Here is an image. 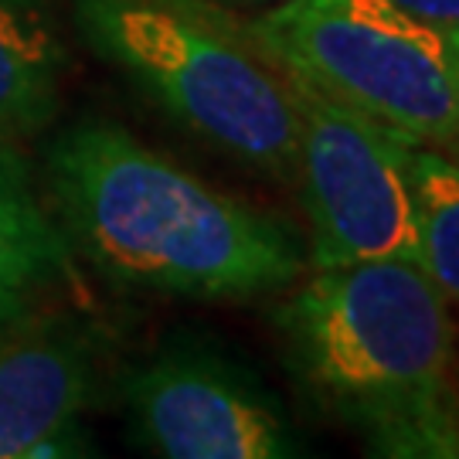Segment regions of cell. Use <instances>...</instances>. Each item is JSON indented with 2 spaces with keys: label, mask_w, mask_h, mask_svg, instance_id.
<instances>
[{
  "label": "cell",
  "mask_w": 459,
  "mask_h": 459,
  "mask_svg": "<svg viewBox=\"0 0 459 459\" xmlns=\"http://www.w3.org/2000/svg\"><path fill=\"white\" fill-rule=\"evenodd\" d=\"M48 187L68 248L126 290L259 299L307 269L282 218L214 191L113 123L62 133L48 150Z\"/></svg>",
  "instance_id": "obj_1"
},
{
  "label": "cell",
  "mask_w": 459,
  "mask_h": 459,
  "mask_svg": "<svg viewBox=\"0 0 459 459\" xmlns=\"http://www.w3.org/2000/svg\"><path fill=\"white\" fill-rule=\"evenodd\" d=\"M276 330L299 388L371 456L459 459V327L411 259L313 269Z\"/></svg>",
  "instance_id": "obj_2"
},
{
  "label": "cell",
  "mask_w": 459,
  "mask_h": 459,
  "mask_svg": "<svg viewBox=\"0 0 459 459\" xmlns=\"http://www.w3.org/2000/svg\"><path fill=\"white\" fill-rule=\"evenodd\" d=\"M85 45L212 147L296 181V106L273 62L229 28L164 0H72Z\"/></svg>",
  "instance_id": "obj_3"
},
{
  "label": "cell",
  "mask_w": 459,
  "mask_h": 459,
  "mask_svg": "<svg viewBox=\"0 0 459 459\" xmlns=\"http://www.w3.org/2000/svg\"><path fill=\"white\" fill-rule=\"evenodd\" d=\"M248 45L307 85L429 147L456 143V38L392 0H286L246 21Z\"/></svg>",
  "instance_id": "obj_4"
},
{
  "label": "cell",
  "mask_w": 459,
  "mask_h": 459,
  "mask_svg": "<svg viewBox=\"0 0 459 459\" xmlns=\"http://www.w3.org/2000/svg\"><path fill=\"white\" fill-rule=\"evenodd\" d=\"M296 106V184L310 218L313 269L411 259L415 140L351 109L290 72Z\"/></svg>",
  "instance_id": "obj_5"
},
{
  "label": "cell",
  "mask_w": 459,
  "mask_h": 459,
  "mask_svg": "<svg viewBox=\"0 0 459 459\" xmlns=\"http://www.w3.org/2000/svg\"><path fill=\"white\" fill-rule=\"evenodd\" d=\"M140 443L167 459H290L303 446L263 385L201 347H174L126 377Z\"/></svg>",
  "instance_id": "obj_6"
},
{
  "label": "cell",
  "mask_w": 459,
  "mask_h": 459,
  "mask_svg": "<svg viewBox=\"0 0 459 459\" xmlns=\"http://www.w3.org/2000/svg\"><path fill=\"white\" fill-rule=\"evenodd\" d=\"M96 398L99 351L89 330L72 320L17 327L0 341V459H24Z\"/></svg>",
  "instance_id": "obj_7"
},
{
  "label": "cell",
  "mask_w": 459,
  "mask_h": 459,
  "mask_svg": "<svg viewBox=\"0 0 459 459\" xmlns=\"http://www.w3.org/2000/svg\"><path fill=\"white\" fill-rule=\"evenodd\" d=\"M68 238L24 157L0 136V330L14 327L68 265Z\"/></svg>",
  "instance_id": "obj_8"
},
{
  "label": "cell",
  "mask_w": 459,
  "mask_h": 459,
  "mask_svg": "<svg viewBox=\"0 0 459 459\" xmlns=\"http://www.w3.org/2000/svg\"><path fill=\"white\" fill-rule=\"evenodd\" d=\"M68 75V45L51 0H0V136L45 130Z\"/></svg>",
  "instance_id": "obj_9"
},
{
  "label": "cell",
  "mask_w": 459,
  "mask_h": 459,
  "mask_svg": "<svg viewBox=\"0 0 459 459\" xmlns=\"http://www.w3.org/2000/svg\"><path fill=\"white\" fill-rule=\"evenodd\" d=\"M411 204H415V255L432 286L459 307V160L429 143L411 150Z\"/></svg>",
  "instance_id": "obj_10"
},
{
  "label": "cell",
  "mask_w": 459,
  "mask_h": 459,
  "mask_svg": "<svg viewBox=\"0 0 459 459\" xmlns=\"http://www.w3.org/2000/svg\"><path fill=\"white\" fill-rule=\"evenodd\" d=\"M405 14L426 21L429 28L459 38V0H392Z\"/></svg>",
  "instance_id": "obj_11"
},
{
  "label": "cell",
  "mask_w": 459,
  "mask_h": 459,
  "mask_svg": "<svg viewBox=\"0 0 459 459\" xmlns=\"http://www.w3.org/2000/svg\"><path fill=\"white\" fill-rule=\"evenodd\" d=\"M214 4H221L225 11H255V14H263V11L279 7V4H286V0H214Z\"/></svg>",
  "instance_id": "obj_12"
},
{
  "label": "cell",
  "mask_w": 459,
  "mask_h": 459,
  "mask_svg": "<svg viewBox=\"0 0 459 459\" xmlns=\"http://www.w3.org/2000/svg\"><path fill=\"white\" fill-rule=\"evenodd\" d=\"M453 113H456V140H459V38H456V72H453Z\"/></svg>",
  "instance_id": "obj_13"
},
{
  "label": "cell",
  "mask_w": 459,
  "mask_h": 459,
  "mask_svg": "<svg viewBox=\"0 0 459 459\" xmlns=\"http://www.w3.org/2000/svg\"><path fill=\"white\" fill-rule=\"evenodd\" d=\"M456 385H459V333H456Z\"/></svg>",
  "instance_id": "obj_14"
}]
</instances>
